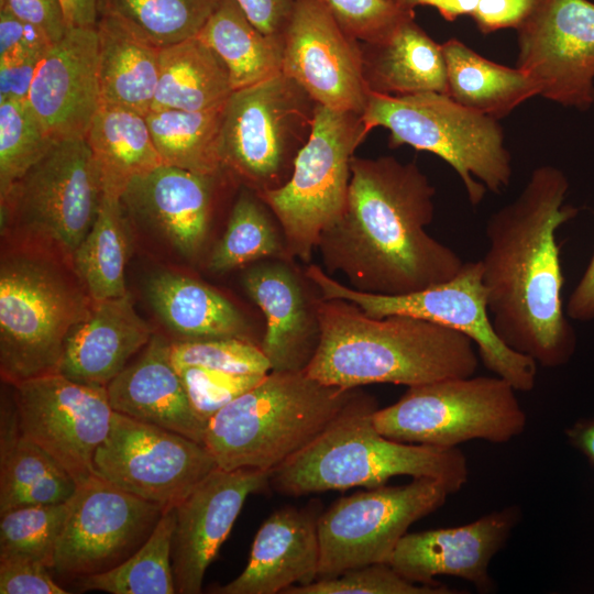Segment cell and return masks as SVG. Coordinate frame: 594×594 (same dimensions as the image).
Listing matches in <instances>:
<instances>
[{
    "label": "cell",
    "instance_id": "1",
    "mask_svg": "<svg viewBox=\"0 0 594 594\" xmlns=\"http://www.w3.org/2000/svg\"><path fill=\"white\" fill-rule=\"evenodd\" d=\"M565 174L556 166L532 170L510 204L487 220L481 262L487 309L498 337L543 367L566 363L575 332L563 312L564 284L557 230L579 208L564 204Z\"/></svg>",
    "mask_w": 594,
    "mask_h": 594
},
{
    "label": "cell",
    "instance_id": "2",
    "mask_svg": "<svg viewBox=\"0 0 594 594\" xmlns=\"http://www.w3.org/2000/svg\"><path fill=\"white\" fill-rule=\"evenodd\" d=\"M435 195L414 162L354 156L344 212L317 246L327 271L341 272L358 292L392 296L455 276L464 261L426 231Z\"/></svg>",
    "mask_w": 594,
    "mask_h": 594
},
{
    "label": "cell",
    "instance_id": "3",
    "mask_svg": "<svg viewBox=\"0 0 594 594\" xmlns=\"http://www.w3.org/2000/svg\"><path fill=\"white\" fill-rule=\"evenodd\" d=\"M319 343L305 372L343 388L408 387L475 374L473 341L460 331L404 315L374 318L344 299H318Z\"/></svg>",
    "mask_w": 594,
    "mask_h": 594
},
{
    "label": "cell",
    "instance_id": "4",
    "mask_svg": "<svg viewBox=\"0 0 594 594\" xmlns=\"http://www.w3.org/2000/svg\"><path fill=\"white\" fill-rule=\"evenodd\" d=\"M375 397L360 391L308 446L270 472V486L285 496L385 485L399 475L429 477L450 494L468 482L465 455L457 448L405 443L374 426Z\"/></svg>",
    "mask_w": 594,
    "mask_h": 594
},
{
    "label": "cell",
    "instance_id": "5",
    "mask_svg": "<svg viewBox=\"0 0 594 594\" xmlns=\"http://www.w3.org/2000/svg\"><path fill=\"white\" fill-rule=\"evenodd\" d=\"M305 371H271L207 424L205 446L231 471H272L315 440L360 393Z\"/></svg>",
    "mask_w": 594,
    "mask_h": 594
},
{
    "label": "cell",
    "instance_id": "6",
    "mask_svg": "<svg viewBox=\"0 0 594 594\" xmlns=\"http://www.w3.org/2000/svg\"><path fill=\"white\" fill-rule=\"evenodd\" d=\"M364 134L389 131V146L409 145L447 162L459 175L469 201L510 184L512 156L498 120L471 110L440 92L384 96L369 92L361 114Z\"/></svg>",
    "mask_w": 594,
    "mask_h": 594
},
{
    "label": "cell",
    "instance_id": "7",
    "mask_svg": "<svg viewBox=\"0 0 594 594\" xmlns=\"http://www.w3.org/2000/svg\"><path fill=\"white\" fill-rule=\"evenodd\" d=\"M92 298L53 262L31 254L2 258L0 371L11 385L57 373L66 340Z\"/></svg>",
    "mask_w": 594,
    "mask_h": 594
},
{
    "label": "cell",
    "instance_id": "8",
    "mask_svg": "<svg viewBox=\"0 0 594 594\" xmlns=\"http://www.w3.org/2000/svg\"><path fill=\"white\" fill-rule=\"evenodd\" d=\"M514 386L495 376L440 380L410 386L373 415L375 428L395 441L457 448L470 440L505 443L527 425Z\"/></svg>",
    "mask_w": 594,
    "mask_h": 594
},
{
    "label": "cell",
    "instance_id": "9",
    "mask_svg": "<svg viewBox=\"0 0 594 594\" xmlns=\"http://www.w3.org/2000/svg\"><path fill=\"white\" fill-rule=\"evenodd\" d=\"M317 103L285 74L233 90L220 135L223 170L256 194L285 184L308 142Z\"/></svg>",
    "mask_w": 594,
    "mask_h": 594
},
{
    "label": "cell",
    "instance_id": "10",
    "mask_svg": "<svg viewBox=\"0 0 594 594\" xmlns=\"http://www.w3.org/2000/svg\"><path fill=\"white\" fill-rule=\"evenodd\" d=\"M361 114L316 106L310 138L288 180L257 196L278 220L287 252L308 263L322 232L343 215L354 152L364 141Z\"/></svg>",
    "mask_w": 594,
    "mask_h": 594
},
{
    "label": "cell",
    "instance_id": "11",
    "mask_svg": "<svg viewBox=\"0 0 594 594\" xmlns=\"http://www.w3.org/2000/svg\"><path fill=\"white\" fill-rule=\"evenodd\" d=\"M306 276L318 287L321 298L351 301L371 317L411 316L460 331L476 345L484 366L516 391L528 392L536 385L537 362L505 344L493 327L480 261L464 262L449 280L394 296L358 292L334 280L316 264L309 265Z\"/></svg>",
    "mask_w": 594,
    "mask_h": 594
},
{
    "label": "cell",
    "instance_id": "12",
    "mask_svg": "<svg viewBox=\"0 0 594 594\" xmlns=\"http://www.w3.org/2000/svg\"><path fill=\"white\" fill-rule=\"evenodd\" d=\"M102 194V175L85 138L63 139L1 199L2 221H15L72 260Z\"/></svg>",
    "mask_w": 594,
    "mask_h": 594
},
{
    "label": "cell",
    "instance_id": "13",
    "mask_svg": "<svg viewBox=\"0 0 594 594\" xmlns=\"http://www.w3.org/2000/svg\"><path fill=\"white\" fill-rule=\"evenodd\" d=\"M449 495L442 483L414 477L406 485H382L339 498L318 520L317 579L334 578L373 563H388L408 528L439 509Z\"/></svg>",
    "mask_w": 594,
    "mask_h": 594
},
{
    "label": "cell",
    "instance_id": "14",
    "mask_svg": "<svg viewBox=\"0 0 594 594\" xmlns=\"http://www.w3.org/2000/svg\"><path fill=\"white\" fill-rule=\"evenodd\" d=\"M217 466L205 444L117 411L94 455L95 474L163 509L176 507Z\"/></svg>",
    "mask_w": 594,
    "mask_h": 594
},
{
    "label": "cell",
    "instance_id": "15",
    "mask_svg": "<svg viewBox=\"0 0 594 594\" xmlns=\"http://www.w3.org/2000/svg\"><path fill=\"white\" fill-rule=\"evenodd\" d=\"M163 512L92 474L70 498L53 569L80 580L121 564L147 540Z\"/></svg>",
    "mask_w": 594,
    "mask_h": 594
},
{
    "label": "cell",
    "instance_id": "16",
    "mask_svg": "<svg viewBox=\"0 0 594 594\" xmlns=\"http://www.w3.org/2000/svg\"><path fill=\"white\" fill-rule=\"evenodd\" d=\"M21 432L51 454L79 484L92 474L94 455L107 438L113 409L106 387L59 373L12 385Z\"/></svg>",
    "mask_w": 594,
    "mask_h": 594
},
{
    "label": "cell",
    "instance_id": "17",
    "mask_svg": "<svg viewBox=\"0 0 594 594\" xmlns=\"http://www.w3.org/2000/svg\"><path fill=\"white\" fill-rule=\"evenodd\" d=\"M516 32V66L539 96L581 111L594 106V2L538 0Z\"/></svg>",
    "mask_w": 594,
    "mask_h": 594
},
{
    "label": "cell",
    "instance_id": "18",
    "mask_svg": "<svg viewBox=\"0 0 594 594\" xmlns=\"http://www.w3.org/2000/svg\"><path fill=\"white\" fill-rule=\"evenodd\" d=\"M282 73L316 103L362 114L369 97L361 42L336 22L319 0H300L283 33Z\"/></svg>",
    "mask_w": 594,
    "mask_h": 594
},
{
    "label": "cell",
    "instance_id": "19",
    "mask_svg": "<svg viewBox=\"0 0 594 594\" xmlns=\"http://www.w3.org/2000/svg\"><path fill=\"white\" fill-rule=\"evenodd\" d=\"M271 488L270 471L217 466L176 508L172 544L175 591L198 594L207 568L227 539L246 498Z\"/></svg>",
    "mask_w": 594,
    "mask_h": 594
},
{
    "label": "cell",
    "instance_id": "20",
    "mask_svg": "<svg viewBox=\"0 0 594 594\" xmlns=\"http://www.w3.org/2000/svg\"><path fill=\"white\" fill-rule=\"evenodd\" d=\"M519 519V508L509 506L463 526L407 532L388 564L414 583L437 585L435 576L452 575L469 581L481 593L492 592L490 563Z\"/></svg>",
    "mask_w": 594,
    "mask_h": 594
},
{
    "label": "cell",
    "instance_id": "21",
    "mask_svg": "<svg viewBox=\"0 0 594 594\" xmlns=\"http://www.w3.org/2000/svg\"><path fill=\"white\" fill-rule=\"evenodd\" d=\"M26 100L54 141L85 138L100 107L97 26H70L51 44Z\"/></svg>",
    "mask_w": 594,
    "mask_h": 594
},
{
    "label": "cell",
    "instance_id": "22",
    "mask_svg": "<svg viewBox=\"0 0 594 594\" xmlns=\"http://www.w3.org/2000/svg\"><path fill=\"white\" fill-rule=\"evenodd\" d=\"M316 503L273 512L257 530L246 566L239 576L212 591L218 594H282L293 585L317 580L320 543Z\"/></svg>",
    "mask_w": 594,
    "mask_h": 594
},
{
    "label": "cell",
    "instance_id": "23",
    "mask_svg": "<svg viewBox=\"0 0 594 594\" xmlns=\"http://www.w3.org/2000/svg\"><path fill=\"white\" fill-rule=\"evenodd\" d=\"M216 178L161 164L132 177L121 201L127 212L154 228L179 254L193 257L206 238Z\"/></svg>",
    "mask_w": 594,
    "mask_h": 594
},
{
    "label": "cell",
    "instance_id": "24",
    "mask_svg": "<svg viewBox=\"0 0 594 594\" xmlns=\"http://www.w3.org/2000/svg\"><path fill=\"white\" fill-rule=\"evenodd\" d=\"M106 388L113 411L205 444L207 425L189 402L166 338L154 333Z\"/></svg>",
    "mask_w": 594,
    "mask_h": 594
},
{
    "label": "cell",
    "instance_id": "25",
    "mask_svg": "<svg viewBox=\"0 0 594 594\" xmlns=\"http://www.w3.org/2000/svg\"><path fill=\"white\" fill-rule=\"evenodd\" d=\"M153 334L129 293L94 300L87 318L68 336L57 373L80 384L107 387Z\"/></svg>",
    "mask_w": 594,
    "mask_h": 594
},
{
    "label": "cell",
    "instance_id": "26",
    "mask_svg": "<svg viewBox=\"0 0 594 594\" xmlns=\"http://www.w3.org/2000/svg\"><path fill=\"white\" fill-rule=\"evenodd\" d=\"M242 284L265 316L260 348L272 371H305L319 343L315 305L310 309L296 275L282 263L249 268Z\"/></svg>",
    "mask_w": 594,
    "mask_h": 594
},
{
    "label": "cell",
    "instance_id": "27",
    "mask_svg": "<svg viewBox=\"0 0 594 594\" xmlns=\"http://www.w3.org/2000/svg\"><path fill=\"white\" fill-rule=\"evenodd\" d=\"M361 50L370 92L394 97L430 91L447 95L442 44L435 42L415 18L382 41L361 42Z\"/></svg>",
    "mask_w": 594,
    "mask_h": 594
},
{
    "label": "cell",
    "instance_id": "28",
    "mask_svg": "<svg viewBox=\"0 0 594 594\" xmlns=\"http://www.w3.org/2000/svg\"><path fill=\"white\" fill-rule=\"evenodd\" d=\"M75 479L20 430L15 405L1 406L0 515L11 509L68 502Z\"/></svg>",
    "mask_w": 594,
    "mask_h": 594
},
{
    "label": "cell",
    "instance_id": "29",
    "mask_svg": "<svg viewBox=\"0 0 594 594\" xmlns=\"http://www.w3.org/2000/svg\"><path fill=\"white\" fill-rule=\"evenodd\" d=\"M96 26L100 105L146 116L156 92L161 48L112 18L99 16Z\"/></svg>",
    "mask_w": 594,
    "mask_h": 594
},
{
    "label": "cell",
    "instance_id": "30",
    "mask_svg": "<svg viewBox=\"0 0 594 594\" xmlns=\"http://www.w3.org/2000/svg\"><path fill=\"white\" fill-rule=\"evenodd\" d=\"M145 292L160 318L186 340H248L246 323L241 312L227 298L202 283L183 275L160 272L148 278Z\"/></svg>",
    "mask_w": 594,
    "mask_h": 594
},
{
    "label": "cell",
    "instance_id": "31",
    "mask_svg": "<svg viewBox=\"0 0 594 594\" xmlns=\"http://www.w3.org/2000/svg\"><path fill=\"white\" fill-rule=\"evenodd\" d=\"M447 66V95L458 103L496 120L534 96L536 82L520 68L485 58L450 38L442 44Z\"/></svg>",
    "mask_w": 594,
    "mask_h": 594
},
{
    "label": "cell",
    "instance_id": "32",
    "mask_svg": "<svg viewBox=\"0 0 594 594\" xmlns=\"http://www.w3.org/2000/svg\"><path fill=\"white\" fill-rule=\"evenodd\" d=\"M232 92L226 65L197 36L161 48L151 110L202 111L224 103Z\"/></svg>",
    "mask_w": 594,
    "mask_h": 594
},
{
    "label": "cell",
    "instance_id": "33",
    "mask_svg": "<svg viewBox=\"0 0 594 594\" xmlns=\"http://www.w3.org/2000/svg\"><path fill=\"white\" fill-rule=\"evenodd\" d=\"M197 37L223 62L233 90L282 73L283 36L260 31L235 0H219Z\"/></svg>",
    "mask_w": 594,
    "mask_h": 594
},
{
    "label": "cell",
    "instance_id": "34",
    "mask_svg": "<svg viewBox=\"0 0 594 594\" xmlns=\"http://www.w3.org/2000/svg\"><path fill=\"white\" fill-rule=\"evenodd\" d=\"M130 248L128 212L121 201V190L103 186L96 220L72 257L76 275L92 300L129 293L124 272Z\"/></svg>",
    "mask_w": 594,
    "mask_h": 594
},
{
    "label": "cell",
    "instance_id": "35",
    "mask_svg": "<svg viewBox=\"0 0 594 594\" xmlns=\"http://www.w3.org/2000/svg\"><path fill=\"white\" fill-rule=\"evenodd\" d=\"M85 140L100 168L103 186L121 191L132 177L163 164L146 117L133 110L100 105Z\"/></svg>",
    "mask_w": 594,
    "mask_h": 594
},
{
    "label": "cell",
    "instance_id": "36",
    "mask_svg": "<svg viewBox=\"0 0 594 594\" xmlns=\"http://www.w3.org/2000/svg\"><path fill=\"white\" fill-rule=\"evenodd\" d=\"M226 102L202 111L151 110L145 117L162 163L204 175L223 170L220 135Z\"/></svg>",
    "mask_w": 594,
    "mask_h": 594
},
{
    "label": "cell",
    "instance_id": "37",
    "mask_svg": "<svg viewBox=\"0 0 594 594\" xmlns=\"http://www.w3.org/2000/svg\"><path fill=\"white\" fill-rule=\"evenodd\" d=\"M219 0H98L109 16L145 42L163 48L197 36Z\"/></svg>",
    "mask_w": 594,
    "mask_h": 594
},
{
    "label": "cell",
    "instance_id": "38",
    "mask_svg": "<svg viewBox=\"0 0 594 594\" xmlns=\"http://www.w3.org/2000/svg\"><path fill=\"white\" fill-rule=\"evenodd\" d=\"M176 508L164 509L147 540L124 562L80 579L82 590L111 594H174L172 544Z\"/></svg>",
    "mask_w": 594,
    "mask_h": 594
},
{
    "label": "cell",
    "instance_id": "39",
    "mask_svg": "<svg viewBox=\"0 0 594 594\" xmlns=\"http://www.w3.org/2000/svg\"><path fill=\"white\" fill-rule=\"evenodd\" d=\"M265 207L250 188L240 193L227 230L211 252V272L224 273L262 257L282 255L283 244Z\"/></svg>",
    "mask_w": 594,
    "mask_h": 594
},
{
    "label": "cell",
    "instance_id": "40",
    "mask_svg": "<svg viewBox=\"0 0 594 594\" xmlns=\"http://www.w3.org/2000/svg\"><path fill=\"white\" fill-rule=\"evenodd\" d=\"M69 508L70 499L22 506L1 514L0 561H32L53 569Z\"/></svg>",
    "mask_w": 594,
    "mask_h": 594
},
{
    "label": "cell",
    "instance_id": "41",
    "mask_svg": "<svg viewBox=\"0 0 594 594\" xmlns=\"http://www.w3.org/2000/svg\"><path fill=\"white\" fill-rule=\"evenodd\" d=\"M54 141L28 100L0 101V197L53 146Z\"/></svg>",
    "mask_w": 594,
    "mask_h": 594
},
{
    "label": "cell",
    "instance_id": "42",
    "mask_svg": "<svg viewBox=\"0 0 594 594\" xmlns=\"http://www.w3.org/2000/svg\"><path fill=\"white\" fill-rule=\"evenodd\" d=\"M176 369L200 366L232 374L266 375L271 364L260 345L239 338L172 342Z\"/></svg>",
    "mask_w": 594,
    "mask_h": 594
},
{
    "label": "cell",
    "instance_id": "43",
    "mask_svg": "<svg viewBox=\"0 0 594 594\" xmlns=\"http://www.w3.org/2000/svg\"><path fill=\"white\" fill-rule=\"evenodd\" d=\"M446 585L408 581L388 563L351 569L338 576L317 579L306 585H293L282 594H452Z\"/></svg>",
    "mask_w": 594,
    "mask_h": 594
},
{
    "label": "cell",
    "instance_id": "44",
    "mask_svg": "<svg viewBox=\"0 0 594 594\" xmlns=\"http://www.w3.org/2000/svg\"><path fill=\"white\" fill-rule=\"evenodd\" d=\"M350 36L362 43H374L389 36L402 23L415 18L389 0H319Z\"/></svg>",
    "mask_w": 594,
    "mask_h": 594
},
{
    "label": "cell",
    "instance_id": "45",
    "mask_svg": "<svg viewBox=\"0 0 594 594\" xmlns=\"http://www.w3.org/2000/svg\"><path fill=\"white\" fill-rule=\"evenodd\" d=\"M176 370L194 410L206 425L220 409L254 387L265 376L232 374L200 366H183Z\"/></svg>",
    "mask_w": 594,
    "mask_h": 594
},
{
    "label": "cell",
    "instance_id": "46",
    "mask_svg": "<svg viewBox=\"0 0 594 594\" xmlns=\"http://www.w3.org/2000/svg\"><path fill=\"white\" fill-rule=\"evenodd\" d=\"M50 568L32 561H0L1 594H67L56 583Z\"/></svg>",
    "mask_w": 594,
    "mask_h": 594
},
{
    "label": "cell",
    "instance_id": "47",
    "mask_svg": "<svg viewBox=\"0 0 594 594\" xmlns=\"http://www.w3.org/2000/svg\"><path fill=\"white\" fill-rule=\"evenodd\" d=\"M52 42L36 26L0 6V59L44 53Z\"/></svg>",
    "mask_w": 594,
    "mask_h": 594
},
{
    "label": "cell",
    "instance_id": "48",
    "mask_svg": "<svg viewBox=\"0 0 594 594\" xmlns=\"http://www.w3.org/2000/svg\"><path fill=\"white\" fill-rule=\"evenodd\" d=\"M0 6L40 29L52 43L61 40L70 28L61 0H0Z\"/></svg>",
    "mask_w": 594,
    "mask_h": 594
},
{
    "label": "cell",
    "instance_id": "49",
    "mask_svg": "<svg viewBox=\"0 0 594 594\" xmlns=\"http://www.w3.org/2000/svg\"><path fill=\"white\" fill-rule=\"evenodd\" d=\"M538 0H480L472 15L483 34L517 29L529 15Z\"/></svg>",
    "mask_w": 594,
    "mask_h": 594
},
{
    "label": "cell",
    "instance_id": "50",
    "mask_svg": "<svg viewBox=\"0 0 594 594\" xmlns=\"http://www.w3.org/2000/svg\"><path fill=\"white\" fill-rule=\"evenodd\" d=\"M44 53L0 59V101L26 100Z\"/></svg>",
    "mask_w": 594,
    "mask_h": 594
},
{
    "label": "cell",
    "instance_id": "51",
    "mask_svg": "<svg viewBox=\"0 0 594 594\" xmlns=\"http://www.w3.org/2000/svg\"><path fill=\"white\" fill-rule=\"evenodd\" d=\"M251 22L263 33L282 37L300 0H235Z\"/></svg>",
    "mask_w": 594,
    "mask_h": 594
},
{
    "label": "cell",
    "instance_id": "52",
    "mask_svg": "<svg viewBox=\"0 0 594 594\" xmlns=\"http://www.w3.org/2000/svg\"><path fill=\"white\" fill-rule=\"evenodd\" d=\"M566 315L573 320L594 319V252L582 278L570 295Z\"/></svg>",
    "mask_w": 594,
    "mask_h": 594
},
{
    "label": "cell",
    "instance_id": "53",
    "mask_svg": "<svg viewBox=\"0 0 594 594\" xmlns=\"http://www.w3.org/2000/svg\"><path fill=\"white\" fill-rule=\"evenodd\" d=\"M480 0H399L398 4L408 10L416 7L435 8L447 21L453 22L460 16H472Z\"/></svg>",
    "mask_w": 594,
    "mask_h": 594
},
{
    "label": "cell",
    "instance_id": "54",
    "mask_svg": "<svg viewBox=\"0 0 594 594\" xmlns=\"http://www.w3.org/2000/svg\"><path fill=\"white\" fill-rule=\"evenodd\" d=\"M69 26H96L98 0H61Z\"/></svg>",
    "mask_w": 594,
    "mask_h": 594
},
{
    "label": "cell",
    "instance_id": "55",
    "mask_svg": "<svg viewBox=\"0 0 594 594\" xmlns=\"http://www.w3.org/2000/svg\"><path fill=\"white\" fill-rule=\"evenodd\" d=\"M566 435L571 444L594 465V419L579 421L566 430Z\"/></svg>",
    "mask_w": 594,
    "mask_h": 594
},
{
    "label": "cell",
    "instance_id": "56",
    "mask_svg": "<svg viewBox=\"0 0 594 594\" xmlns=\"http://www.w3.org/2000/svg\"><path fill=\"white\" fill-rule=\"evenodd\" d=\"M389 1L395 2V3L398 4V1H399V0H389Z\"/></svg>",
    "mask_w": 594,
    "mask_h": 594
}]
</instances>
